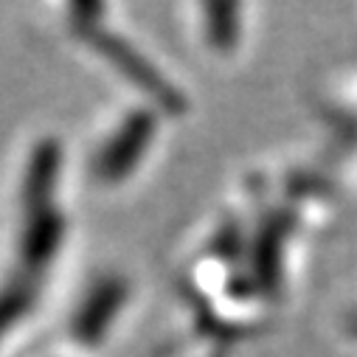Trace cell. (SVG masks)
<instances>
[{"instance_id":"obj_4","label":"cell","mask_w":357,"mask_h":357,"mask_svg":"<svg viewBox=\"0 0 357 357\" xmlns=\"http://www.w3.org/2000/svg\"><path fill=\"white\" fill-rule=\"evenodd\" d=\"M206 17H208V40L217 51H231L236 37H239V26H236V6L231 3H211L206 6Z\"/></svg>"},{"instance_id":"obj_1","label":"cell","mask_w":357,"mask_h":357,"mask_svg":"<svg viewBox=\"0 0 357 357\" xmlns=\"http://www.w3.org/2000/svg\"><path fill=\"white\" fill-rule=\"evenodd\" d=\"M79 17H84V20H76L79 23V31H82V37L91 43L105 59H110L127 79H132L144 93H149L160 107H166V110H172V113H181L183 107H186V102H183V96L174 91V87L132 48V45H127L124 40H119L116 34H110V31H102V29H96L93 26V20H91V15H93V6H79V9H73Z\"/></svg>"},{"instance_id":"obj_5","label":"cell","mask_w":357,"mask_h":357,"mask_svg":"<svg viewBox=\"0 0 357 357\" xmlns=\"http://www.w3.org/2000/svg\"><path fill=\"white\" fill-rule=\"evenodd\" d=\"M256 276L267 290H276L279 284V239L273 234H264L256 248Z\"/></svg>"},{"instance_id":"obj_6","label":"cell","mask_w":357,"mask_h":357,"mask_svg":"<svg viewBox=\"0 0 357 357\" xmlns=\"http://www.w3.org/2000/svg\"><path fill=\"white\" fill-rule=\"evenodd\" d=\"M349 329H351V332H354V335H357V312H354V315H351V318H349Z\"/></svg>"},{"instance_id":"obj_2","label":"cell","mask_w":357,"mask_h":357,"mask_svg":"<svg viewBox=\"0 0 357 357\" xmlns=\"http://www.w3.org/2000/svg\"><path fill=\"white\" fill-rule=\"evenodd\" d=\"M155 132V116L149 110H138L132 113L119 132L110 138V144H105V149L96 158V174L105 183H119L124 174H130L135 169V163L141 160L146 144L152 141Z\"/></svg>"},{"instance_id":"obj_3","label":"cell","mask_w":357,"mask_h":357,"mask_svg":"<svg viewBox=\"0 0 357 357\" xmlns=\"http://www.w3.org/2000/svg\"><path fill=\"white\" fill-rule=\"evenodd\" d=\"M124 298H127V287L119 279L102 282L91 296H87V301L79 310V318H76V335H79V340L87 343V346L99 343L102 335L107 332V326L113 324L119 307L124 304Z\"/></svg>"}]
</instances>
